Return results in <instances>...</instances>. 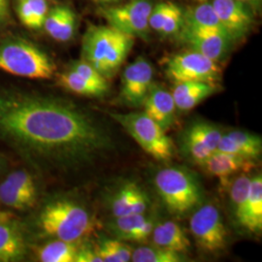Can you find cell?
I'll return each mask as SVG.
<instances>
[{"label": "cell", "instance_id": "7c38bea8", "mask_svg": "<svg viewBox=\"0 0 262 262\" xmlns=\"http://www.w3.org/2000/svg\"><path fill=\"white\" fill-rule=\"evenodd\" d=\"M152 66L145 57H138L122 73L120 103L130 108L142 107L152 84Z\"/></svg>", "mask_w": 262, "mask_h": 262}, {"label": "cell", "instance_id": "484cf974", "mask_svg": "<svg viewBox=\"0 0 262 262\" xmlns=\"http://www.w3.org/2000/svg\"><path fill=\"white\" fill-rule=\"evenodd\" d=\"M149 215L146 214L116 216L109 223L108 228L115 238L121 241L132 242L135 233L138 231Z\"/></svg>", "mask_w": 262, "mask_h": 262}, {"label": "cell", "instance_id": "603a6c76", "mask_svg": "<svg viewBox=\"0 0 262 262\" xmlns=\"http://www.w3.org/2000/svg\"><path fill=\"white\" fill-rule=\"evenodd\" d=\"M183 25L192 28L214 29L225 32L213 5L209 3H202L194 8L188 10L187 13H184Z\"/></svg>", "mask_w": 262, "mask_h": 262}, {"label": "cell", "instance_id": "d4e9b609", "mask_svg": "<svg viewBox=\"0 0 262 262\" xmlns=\"http://www.w3.org/2000/svg\"><path fill=\"white\" fill-rule=\"evenodd\" d=\"M95 248L102 262L130 261L132 249L117 238L100 237Z\"/></svg>", "mask_w": 262, "mask_h": 262}, {"label": "cell", "instance_id": "d6a6232c", "mask_svg": "<svg viewBox=\"0 0 262 262\" xmlns=\"http://www.w3.org/2000/svg\"><path fill=\"white\" fill-rule=\"evenodd\" d=\"M184 23V13L178 5L173 3V6L165 19L159 33L163 36H171L178 34L180 29Z\"/></svg>", "mask_w": 262, "mask_h": 262}, {"label": "cell", "instance_id": "8992f818", "mask_svg": "<svg viewBox=\"0 0 262 262\" xmlns=\"http://www.w3.org/2000/svg\"><path fill=\"white\" fill-rule=\"evenodd\" d=\"M143 150L159 161H169L175 154V146L161 126L144 112L126 114L109 112Z\"/></svg>", "mask_w": 262, "mask_h": 262}, {"label": "cell", "instance_id": "ffe728a7", "mask_svg": "<svg viewBox=\"0 0 262 262\" xmlns=\"http://www.w3.org/2000/svg\"><path fill=\"white\" fill-rule=\"evenodd\" d=\"M250 233L259 234L262 230V177L261 174L252 178L251 190L238 222Z\"/></svg>", "mask_w": 262, "mask_h": 262}, {"label": "cell", "instance_id": "9a60e30c", "mask_svg": "<svg viewBox=\"0 0 262 262\" xmlns=\"http://www.w3.org/2000/svg\"><path fill=\"white\" fill-rule=\"evenodd\" d=\"M150 206L148 194L134 182L123 184L110 199V209L114 217L146 214Z\"/></svg>", "mask_w": 262, "mask_h": 262}, {"label": "cell", "instance_id": "836d02e7", "mask_svg": "<svg viewBox=\"0 0 262 262\" xmlns=\"http://www.w3.org/2000/svg\"><path fill=\"white\" fill-rule=\"evenodd\" d=\"M172 6H173V3L171 2H161L158 5H156L155 7H152V9L150 11V17H149L150 28L159 33L171 11Z\"/></svg>", "mask_w": 262, "mask_h": 262}, {"label": "cell", "instance_id": "cb8c5ba5", "mask_svg": "<svg viewBox=\"0 0 262 262\" xmlns=\"http://www.w3.org/2000/svg\"><path fill=\"white\" fill-rule=\"evenodd\" d=\"M58 83L66 90L83 96L101 97L108 93L107 90L90 83L72 69L58 76Z\"/></svg>", "mask_w": 262, "mask_h": 262}, {"label": "cell", "instance_id": "4316f807", "mask_svg": "<svg viewBox=\"0 0 262 262\" xmlns=\"http://www.w3.org/2000/svg\"><path fill=\"white\" fill-rule=\"evenodd\" d=\"M185 254L170 251L152 244L141 246L132 250L131 261L133 262H181L186 261Z\"/></svg>", "mask_w": 262, "mask_h": 262}, {"label": "cell", "instance_id": "1f68e13d", "mask_svg": "<svg viewBox=\"0 0 262 262\" xmlns=\"http://www.w3.org/2000/svg\"><path fill=\"white\" fill-rule=\"evenodd\" d=\"M5 181H7L10 185L17 187L19 190L36 196V187H35L34 181L27 171L25 170L14 171L10 174Z\"/></svg>", "mask_w": 262, "mask_h": 262}, {"label": "cell", "instance_id": "f1b7e54d", "mask_svg": "<svg viewBox=\"0 0 262 262\" xmlns=\"http://www.w3.org/2000/svg\"><path fill=\"white\" fill-rule=\"evenodd\" d=\"M251 184H252V178L245 174L238 176L230 183L229 191H230L231 209L237 224L241 219L244 206L250 194Z\"/></svg>", "mask_w": 262, "mask_h": 262}, {"label": "cell", "instance_id": "8d00e7d4", "mask_svg": "<svg viewBox=\"0 0 262 262\" xmlns=\"http://www.w3.org/2000/svg\"><path fill=\"white\" fill-rule=\"evenodd\" d=\"M9 18L8 0H0V24L6 21Z\"/></svg>", "mask_w": 262, "mask_h": 262}, {"label": "cell", "instance_id": "3957f363", "mask_svg": "<svg viewBox=\"0 0 262 262\" xmlns=\"http://www.w3.org/2000/svg\"><path fill=\"white\" fill-rule=\"evenodd\" d=\"M155 186L169 213L185 216L202 203V187L196 176L183 167L160 169L155 176Z\"/></svg>", "mask_w": 262, "mask_h": 262}, {"label": "cell", "instance_id": "9c48e42d", "mask_svg": "<svg viewBox=\"0 0 262 262\" xmlns=\"http://www.w3.org/2000/svg\"><path fill=\"white\" fill-rule=\"evenodd\" d=\"M150 0H131L120 6L100 10L110 27L132 37L149 38V17L152 9Z\"/></svg>", "mask_w": 262, "mask_h": 262}, {"label": "cell", "instance_id": "277c9868", "mask_svg": "<svg viewBox=\"0 0 262 262\" xmlns=\"http://www.w3.org/2000/svg\"><path fill=\"white\" fill-rule=\"evenodd\" d=\"M0 70L28 79H51L56 67L42 50L23 39L0 44Z\"/></svg>", "mask_w": 262, "mask_h": 262}, {"label": "cell", "instance_id": "4dcf8cb0", "mask_svg": "<svg viewBox=\"0 0 262 262\" xmlns=\"http://www.w3.org/2000/svg\"><path fill=\"white\" fill-rule=\"evenodd\" d=\"M71 69L79 75L82 76L90 83L109 91V84L107 79L101 73H99L94 66H91L84 59L73 62L71 66Z\"/></svg>", "mask_w": 262, "mask_h": 262}, {"label": "cell", "instance_id": "5bb4252c", "mask_svg": "<svg viewBox=\"0 0 262 262\" xmlns=\"http://www.w3.org/2000/svg\"><path fill=\"white\" fill-rule=\"evenodd\" d=\"M143 107V112L164 130L172 127L176 122L177 108L173 95L159 84L152 83L150 85Z\"/></svg>", "mask_w": 262, "mask_h": 262}, {"label": "cell", "instance_id": "e575fe53", "mask_svg": "<svg viewBox=\"0 0 262 262\" xmlns=\"http://www.w3.org/2000/svg\"><path fill=\"white\" fill-rule=\"evenodd\" d=\"M16 11L20 23L32 29H37L35 18L28 0H16Z\"/></svg>", "mask_w": 262, "mask_h": 262}, {"label": "cell", "instance_id": "5b68a950", "mask_svg": "<svg viewBox=\"0 0 262 262\" xmlns=\"http://www.w3.org/2000/svg\"><path fill=\"white\" fill-rule=\"evenodd\" d=\"M40 225L47 235L57 240L77 242L93 228V220L84 207L69 200H57L44 208Z\"/></svg>", "mask_w": 262, "mask_h": 262}, {"label": "cell", "instance_id": "ab89813d", "mask_svg": "<svg viewBox=\"0 0 262 262\" xmlns=\"http://www.w3.org/2000/svg\"><path fill=\"white\" fill-rule=\"evenodd\" d=\"M94 1L102 2V3H110V2H115V1H117V0H94Z\"/></svg>", "mask_w": 262, "mask_h": 262}, {"label": "cell", "instance_id": "f35d334b", "mask_svg": "<svg viewBox=\"0 0 262 262\" xmlns=\"http://www.w3.org/2000/svg\"><path fill=\"white\" fill-rule=\"evenodd\" d=\"M7 220H9V215L3 212H0V223H4L7 222Z\"/></svg>", "mask_w": 262, "mask_h": 262}, {"label": "cell", "instance_id": "2e32d148", "mask_svg": "<svg viewBox=\"0 0 262 262\" xmlns=\"http://www.w3.org/2000/svg\"><path fill=\"white\" fill-rule=\"evenodd\" d=\"M256 165V160L232 154L215 150L201 165L207 172L219 179L223 187H227L237 173L249 172Z\"/></svg>", "mask_w": 262, "mask_h": 262}, {"label": "cell", "instance_id": "7a4b0ae2", "mask_svg": "<svg viewBox=\"0 0 262 262\" xmlns=\"http://www.w3.org/2000/svg\"><path fill=\"white\" fill-rule=\"evenodd\" d=\"M134 39L110 26H91L83 38V58L109 79L130 53Z\"/></svg>", "mask_w": 262, "mask_h": 262}, {"label": "cell", "instance_id": "4fadbf2b", "mask_svg": "<svg viewBox=\"0 0 262 262\" xmlns=\"http://www.w3.org/2000/svg\"><path fill=\"white\" fill-rule=\"evenodd\" d=\"M212 5L233 43L244 39L251 31L253 16L249 6L238 0H214Z\"/></svg>", "mask_w": 262, "mask_h": 262}, {"label": "cell", "instance_id": "74e56055", "mask_svg": "<svg viewBox=\"0 0 262 262\" xmlns=\"http://www.w3.org/2000/svg\"><path fill=\"white\" fill-rule=\"evenodd\" d=\"M238 1L246 4L247 6L251 7L252 9H258L260 7V3H261V0H238Z\"/></svg>", "mask_w": 262, "mask_h": 262}, {"label": "cell", "instance_id": "6da1fadb", "mask_svg": "<svg viewBox=\"0 0 262 262\" xmlns=\"http://www.w3.org/2000/svg\"><path fill=\"white\" fill-rule=\"evenodd\" d=\"M0 142L39 171L80 168L112 149L103 127L52 96L0 92Z\"/></svg>", "mask_w": 262, "mask_h": 262}, {"label": "cell", "instance_id": "ba28073f", "mask_svg": "<svg viewBox=\"0 0 262 262\" xmlns=\"http://www.w3.org/2000/svg\"><path fill=\"white\" fill-rule=\"evenodd\" d=\"M165 72L175 83L216 84L221 80V67L217 62L192 50L170 57L166 62Z\"/></svg>", "mask_w": 262, "mask_h": 262}, {"label": "cell", "instance_id": "44dd1931", "mask_svg": "<svg viewBox=\"0 0 262 262\" xmlns=\"http://www.w3.org/2000/svg\"><path fill=\"white\" fill-rule=\"evenodd\" d=\"M150 236L154 245L170 251L185 254L190 248V241L185 230L172 221L157 223Z\"/></svg>", "mask_w": 262, "mask_h": 262}, {"label": "cell", "instance_id": "52a82bcc", "mask_svg": "<svg viewBox=\"0 0 262 262\" xmlns=\"http://www.w3.org/2000/svg\"><path fill=\"white\" fill-rule=\"evenodd\" d=\"M189 228L197 247L204 253H219L227 246L228 232L219 209L212 203L197 207Z\"/></svg>", "mask_w": 262, "mask_h": 262}, {"label": "cell", "instance_id": "30bf717a", "mask_svg": "<svg viewBox=\"0 0 262 262\" xmlns=\"http://www.w3.org/2000/svg\"><path fill=\"white\" fill-rule=\"evenodd\" d=\"M222 135V130L210 122H192L181 135V150L190 161L202 165L217 149Z\"/></svg>", "mask_w": 262, "mask_h": 262}, {"label": "cell", "instance_id": "d590c367", "mask_svg": "<svg viewBox=\"0 0 262 262\" xmlns=\"http://www.w3.org/2000/svg\"><path fill=\"white\" fill-rule=\"evenodd\" d=\"M74 262H102V260L96 252L95 246L86 245L81 249L78 248Z\"/></svg>", "mask_w": 262, "mask_h": 262}, {"label": "cell", "instance_id": "e0dca14e", "mask_svg": "<svg viewBox=\"0 0 262 262\" xmlns=\"http://www.w3.org/2000/svg\"><path fill=\"white\" fill-rule=\"evenodd\" d=\"M216 150L257 160L261 156V137L246 131H229L223 133Z\"/></svg>", "mask_w": 262, "mask_h": 262}, {"label": "cell", "instance_id": "7402d4cb", "mask_svg": "<svg viewBox=\"0 0 262 262\" xmlns=\"http://www.w3.org/2000/svg\"><path fill=\"white\" fill-rule=\"evenodd\" d=\"M24 253L25 243L19 232L6 222L0 223V261H15Z\"/></svg>", "mask_w": 262, "mask_h": 262}, {"label": "cell", "instance_id": "8fae6325", "mask_svg": "<svg viewBox=\"0 0 262 262\" xmlns=\"http://www.w3.org/2000/svg\"><path fill=\"white\" fill-rule=\"evenodd\" d=\"M178 37L190 50L215 62L222 61L229 53L233 41L225 32L214 29L192 28L183 25Z\"/></svg>", "mask_w": 262, "mask_h": 262}, {"label": "cell", "instance_id": "83f0119b", "mask_svg": "<svg viewBox=\"0 0 262 262\" xmlns=\"http://www.w3.org/2000/svg\"><path fill=\"white\" fill-rule=\"evenodd\" d=\"M78 246L76 242L57 240L44 246L39 251V258L43 262H74Z\"/></svg>", "mask_w": 262, "mask_h": 262}, {"label": "cell", "instance_id": "60d3db41", "mask_svg": "<svg viewBox=\"0 0 262 262\" xmlns=\"http://www.w3.org/2000/svg\"><path fill=\"white\" fill-rule=\"evenodd\" d=\"M198 1H204V0H198Z\"/></svg>", "mask_w": 262, "mask_h": 262}, {"label": "cell", "instance_id": "d6986e66", "mask_svg": "<svg viewBox=\"0 0 262 262\" xmlns=\"http://www.w3.org/2000/svg\"><path fill=\"white\" fill-rule=\"evenodd\" d=\"M75 13L66 5H57L48 11L43 28L48 34L58 42L71 40L76 31Z\"/></svg>", "mask_w": 262, "mask_h": 262}, {"label": "cell", "instance_id": "ac0fdd59", "mask_svg": "<svg viewBox=\"0 0 262 262\" xmlns=\"http://www.w3.org/2000/svg\"><path fill=\"white\" fill-rule=\"evenodd\" d=\"M173 98L179 112H188L206 98L215 94L219 84L202 82L175 83Z\"/></svg>", "mask_w": 262, "mask_h": 262}, {"label": "cell", "instance_id": "f546056e", "mask_svg": "<svg viewBox=\"0 0 262 262\" xmlns=\"http://www.w3.org/2000/svg\"><path fill=\"white\" fill-rule=\"evenodd\" d=\"M0 201L10 208L26 210L35 204L36 196L24 192L4 181L0 185Z\"/></svg>", "mask_w": 262, "mask_h": 262}]
</instances>
